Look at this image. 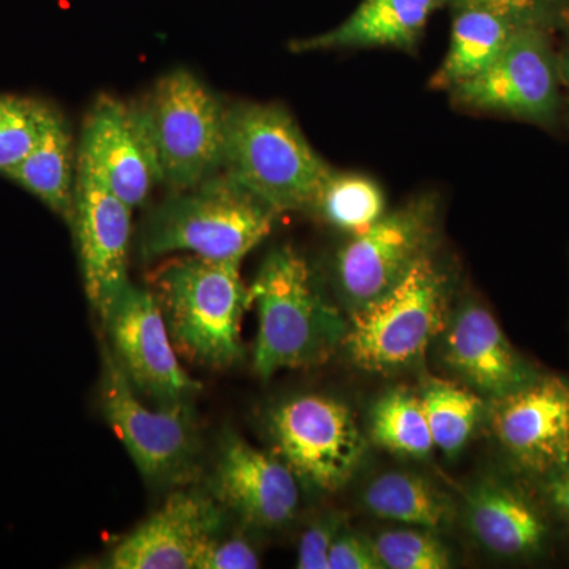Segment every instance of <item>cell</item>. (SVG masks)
Masks as SVG:
<instances>
[{"instance_id":"cell-1","label":"cell","mask_w":569,"mask_h":569,"mask_svg":"<svg viewBox=\"0 0 569 569\" xmlns=\"http://www.w3.org/2000/svg\"><path fill=\"white\" fill-rule=\"evenodd\" d=\"M249 296L258 317L253 369L263 380L282 370L323 365L342 348L348 321L293 247L269 252Z\"/></svg>"},{"instance_id":"cell-2","label":"cell","mask_w":569,"mask_h":569,"mask_svg":"<svg viewBox=\"0 0 569 569\" xmlns=\"http://www.w3.org/2000/svg\"><path fill=\"white\" fill-rule=\"evenodd\" d=\"M242 261L178 258L153 277V291L176 350L193 365L230 369L244 358L242 320L250 309Z\"/></svg>"},{"instance_id":"cell-3","label":"cell","mask_w":569,"mask_h":569,"mask_svg":"<svg viewBox=\"0 0 569 569\" xmlns=\"http://www.w3.org/2000/svg\"><path fill=\"white\" fill-rule=\"evenodd\" d=\"M277 217L276 209L220 171L153 206L142 223L141 254L144 260L189 253L242 261L268 238Z\"/></svg>"},{"instance_id":"cell-4","label":"cell","mask_w":569,"mask_h":569,"mask_svg":"<svg viewBox=\"0 0 569 569\" xmlns=\"http://www.w3.org/2000/svg\"><path fill=\"white\" fill-rule=\"evenodd\" d=\"M224 174L277 212H307L332 168L282 104L227 107Z\"/></svg>"},{"instance_id":"cell-5","label":"cell","mask_w":569,"mask_h":569,"mask_svg":"<svg viewBox=\"0 0 569 569\" xmlns=\"http://www.w3.org/2000/svg\"><path fill=\"white\" fill-rule=\"evenodd\" d=\"M451 276L426 254L388 293L351 310L342 348L359 369L392 373L417 366L449 320Z\"/></svg>"},{"instance_id":"cell-6","label":"cell","mask_w":569,"mask_h":569,"mask_svg":"<svg viewBox=\"0 0 569 569\" xmlns=\"http://www.w3.org/2000/svg\"><path fill=\"white\" fill-rule=\"evenodd\" d=\"M137 110L157 181L171 192L190 189L222 171L227 104L192 71L164 74Z\"/></svg>"},{"instance_id":"cell-7","label":"cell","mask_w":569,"mask_h":569,"mask_svg":"<svg viewBox=\"0 0 569 569\" xmlns=\"http://www.w3.org/2000/svg\"><path fill=\"white\" fill-rule=\"evenodd\" d=\"M99 396L104 419L142 477L163 486L193 481L201 443L192 402L149 407L108 346L102 350Z\"/></svg>"},{"instance_id":"cell-8","label":"cell","mask_w":569,"mask_h":569,"mask_svg":"<svg viewBox=\"0 0 569 569\" xmlns=\"http://www.w3.org/2000/svg\"><path fill=\"white\" fill-rule=\"evenodd\" d=\"M440 211L436 193L419 194L337 250L336 287L350 312L388 293L421 258L436 252Z\"/></svg>"},{"instance_id":"cell-9","label":"cell","mask_w":569,"mask_h":569,"mask_svg":"<svg viewBox=\"0 0 569 569\" xmlns=\"http://www.w3.org/2000/svg\"><path fill=\"white\" fill-rule=\"evenodd\" d=\"M268 432L299 482L321 492L342 489L366 455L353 411L335 397L301 395L277 403L269 410Z\"/></svg>"},{"instance_id":"cell-10","label":"cell","mask_w":569,"mask_h":569,"mask_svg":"<svg viewBox=\"0 0 569 569\" xmlns=\"http://www.w3.org/2000/svg\"><path fill=\"white\" fill-rule=\"evenodd\" d=\"M448 93L460 110L553 126L563 104V91L550 32L520 29L488 69Z\"/></svg>"},{"instance_id":"cell-11","label":"cell","mask_w":569,"mask_h":569,"mask_svg":"<svg viewBox=\"0 0 569 569\" xmlns=\"http://www.w3.org/2000/svg\"><path fill=\"white\" fill-rule=\"evenodd\" d=\"M111 351L134 391L156 407L192 402L201 383L178 358L151 290L127 282L102 317Z\"/></svg>"},{"instance_id":"cell-12","label":"cell","mask_w":569,"mask_h":569,"mask_svg":"<svg viewBox=\"0 0 569 569\" xmlns=\"http://www.w3.org/2000/svg\"><path fill=\"white\" fill-rule=\"evenodd\" d=\"M490 432L516 473L530 481L569 466V380L539 373L529 385L490 399Z\"/></svg>"},{"instance_id":"cell-13","label":"cell","mask_w":569,"mask_h":569,"mask_svg":"<svg viewBox=\"0 0 569 569\" xmlns=\"http://www.w3.org/2000/svg\"><path fill=\"white\" fill-rule=\"evenodd\" d=\"M224 508L211 493L176 490L162 508L123 537L103 560L111 569H197L224 531Z\"/></svg>"},{"instance_id":"cell-14","label":"cell","mask_w":569,"mask_h":569,"mask_svg":"<svg viewBox=\"0 0 569 569\" xmlns=\"http://www.w3.org/2000/svg\"><path fill=\"white\" fill-rule=\"evenodd\" d=\"M132 212L130 206L78 164L70 227L80 254L86 296L100 317L129 282Z\"/></svg>"},{"instance_id":"cell-15","label":"cell","mask_w":569,"mask_h":569,"mask_svg":"<svg viewBox=\"0 0 569 569\" xmlns=\"http://www.w3.org/2000/svg\"><path fill=\"white\" fill-rule=\"evenodd\" d=\"M298 477L276 452L263 451L238 436H227L209 493L246 526L277 530L298 515Z\"/></svg>"},{"instance_id":"cell-16","label":"cell","mask_w":569,"mask_h":569,"mask_svg":"<svg viewBox=\"0 0 569 569\" xmlns=\"http://www.w3.org/2000/svg\"><path fill=\"white\" fill-rule=\"evenodd\" d=\"M78 164L130 208L148 201L159 181L137 104L99 97L82 126Z\"/></svg>"},{"instance_id":"cell-17","label":"cell","mask_w":569,"mask_h":569,"mask_svg":"<svg viewBox=\"0 0 569 569\" xmlns=\"http://www.w3.org/2000/svg\"><path fill=\"white\" fill-rule=\"evenodd\" d=\"M486 479L467 493V522L479 545L500 559L535 561L552 546L553 515L535 485Z\"/></svg>"},{"instance_id":"cell-18","label":"cell","mask_w":569,"mask_h":569,"mask_svg":"<svg viewBox=\"0 0 569 569\" xmlns=\"http://www.w3.org/2000/svg\"><path fill=\"white\" fill-rule=\"evenodd\" d=\"M443 362L460 381L488 399L518 391L539 376L516 350L486 307L463 302L443 331Z\"/></svg>"},{"instance_id":"cell-19","label":"cell","mask_w":569,"mask_h":569,"mask_svg":"<svg viewBox=\"0 0 569 569\" xmlns=\"http://www.w3.org/2000/svg\"><path fill=\"white\" fill-rule=\"evenodd\" d=\"M447 0H361L342 24L290 44L295 52L417 50L430 18Z\"/></svg>"},{"instance_id":"cell-20","label":"cell","mask_w":569,"mask_h":569,"mask_svg":"<svg viewBox=\"0 0 569 569\" xmlns=\"http://www.w3.org/2000/svg\"><path fill=\"white\" fill-rule=\"evenodd\" d=\"M78 159L69 127L58 111L43 107L39 140L17 167L3 176L71 223L77 193Z\"/></svg>"},{"instance_id":"cell-21","label":"cell","mask_w":569,"mask_h":569,"mask_svg":"<svg viewBox=\"0 0 569 569\" xmlns=\"http://www.w3.org/2000/svg\"><path fill=\"white\" fill-rule=\"evenodd\" d=\"M451 11L449 47L443 62L430 77L432 91L451 92L473 80L496 61L523 28L507 17L478 7H451Z\"/></svg>"},{"instance_id":"cell-22","label":"cell","mask_w":569,"mask_h":569,"mask_svg":"<svg viewBox=\"0 0 569 569\" xmlns=\"http://www.w3.org/2000/svg\"><path fill=\"white\" fill-rule=\"evenodd\" d=\"M362 503L377 518L437 531L451 520L447 497L425 478L407 471H387L367 486Z\"/></svg>"},{"instance_id":"cell-23","label":"cell","mask_w":569,"mask_h":569,"mask_svg":"<svg viewBox=\"0 0 569 569\" xmlns=\"http://www.w3.org/2000/svg\"><path fill=\"white\" fill-rule=\"evenodd\" d=\"M387 212V194L376 179L335 168L307 211L348 236L365 233Z\"/></svg>"},{"instance_id":"cell-24","label":"cell","mask_w":569,"mask_h":569,"mask_svg":"<svg viewBox=\"0 0 569 569\" xmlns=\"http://www.w3.org/2000/svg\"><path fill=\"white\" fill-rule=\"evenodd\" d=\"M419 399L433 447L455 458L473 436L479 418L486 411L481 396L456 381L429 378Z\"/></svg>"},{"instance_id":"cell-25","label":"cell","mask_w":569,"mask_h":569,"mask_svg":"<svg viewBox=\"0 0 569 569\" xmlns=\"http://www.w3.org/2000/svg\"><path fill=\"white\" fill-rule=\"evenodd\" d=\"M370 432L378 447L403 458L425 459L436 448L421 399L403 388L378 399Z\"/></svg>"},{"instance_id":"cell-26","label":"cell","mask_w":569,"mask_h":569,"mask_svg":"<svg viewBox=\"0 0 569 569\" xmlns=\"http://www.w3.org/2000/svg\"><path fill=\"white\" fill-rule=\"evenodd\" d=\"M378 560L388 569H448L451 552L443 542L426 529H392L381 531L372 541Z\"/></svg>"},{"instance_id":"cell-27","label":"cell","mask_w":569,"mask_h":569,"mask_svg":"<svg viewBox=\"0 0 569 569\" xmlns=\"http://www.w3.org/2000/svg\"><path fill=\"white\" fill-rule=\"evenodd\" d=\"M43 107L21 97L0 96V173L31 152L40 137Z\"/></svg>"},{"instance_id":"cell-28","label":"cell","mask_w":569,"mask_h":569,"mask_svg":"<svg viewBox=\"0 0 569 569\" xmlns=\"http://www.w3.org/2000/svg\"><path fill=\"white\" fill-rule=\"evenodd\" d=\"M448 7H478L518 22L523 28L557 31L569 24V0H447Z\"/></svg>"},{"instance_id":"cell-29","label":"cell","mask_w":569,"mask_h":569,"mask_svg":"<svg viewBox=\"0 0 569 569\" xmlns=\"http://www.w3.org/2000/svg\"><path fill=\"white\" fill-rule=\"evenodd\" d=\"M261 567L257 549L241 535H224L212 539L198 561L197 569H257Z\"/></svg>"},{"instance_id":"cell-30","label":"cell","mask_w":569,"mask_h":569,"mask_svg":"<svg viewBox=\"0 0 569 569\" xmlns=\"http://www.w3.org/2000/svg\"><path fill=\"white\" fill-rule=\"evenodd\" d=\"M342 529V519L336 516H326L313 522L299 539L296 568L329 569V550Z\"/></svg>"},{"instance_id":"cell-31","label":"cell","mask_w":569,"mask_h":569,"mask_svg":"<svg viewBox=\"0 0 569 569\" xmlns=\"http://www.w3.org/2000/svg\"><path fill=\"white\" fill-rule=\"evenodd\" d=\"M329 569H385L372 541L353 531H340L329 550Z\"/></svg>"},{"instance_id":"cell-32","label":"cell","mask_w":569,"mask_h":569,"mask_svg":"<svg viewBox=\"0 0 569 569\" xmlns=\"http://www.w3.org/2000/svg\"><path fill=\"white\" fill-rule=\"evenodd\" d=\"M542 498L552 512L569 530V466L549 477L535 481Z\"/></svg>"},{"instance_id":"cell-33","label":"cell","mask_w":569,"mask_h":569,"mask_svg":"<svg viewBox=\"0 0 569 569\" xmlns=\"http://www.w3.org/2000/svg\"><path fill=\"white\" fill-rule=\"evenodd\" d=\"M561 32H563V43H561L560 50L557 51V61H559L563 102H567L569 108V24L561 29Z\"/></svg>"}]
</instances>
